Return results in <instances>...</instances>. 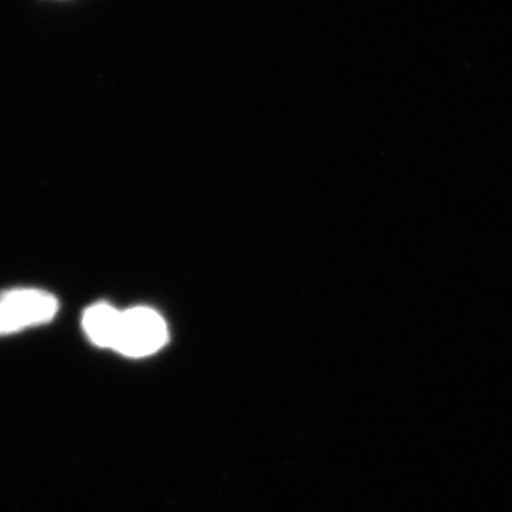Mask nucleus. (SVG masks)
Returning <instances> with one entry per match:
<instances>
[{"label": "nucleus", "mask_w": 512, "mask_h": 512, "mask_svg": "<svg viewBox=\"0 0 512 512\" xmlns=\"http://www.w3.org/2000/svg\"><path fill=\"white\" fill-rule=\"evenodd\" d=\"M121 315H123L121 310L105 302L88 307L82 320L83 330L88 340L98 347L115 350L118 335H120Z\"/></svg>", "instance_id": "obj_3"}, {"label": "nucleus", "mask_w": 512, "mask_h": 512, "mask_svg": "<svg viewBox=\"0 0 512 512\" xmlns=\"http://www.w3.org/2000/svg\"><path fill=\"white\" fill-rule=\"evenodd\" d=\"M57 312V299L45 290H7L0 295V337L49 324Z\"/></svg>", "instance_id": "obj_1"}, {"label": "nucleus", "mask_w": 512, "mask_h": 512, "mask_svg": "<svg viewBox=\"0 0 512 512\" xmlns=\"http://www.w3.org/2000/svg\"><path fill=\"white\" fill-rule=\"evenodd\" d=\"M168 325L156 310L133 307L121 315L120 335L115 350L131 358L148 357L165 347Z\"/></svg>", "instance_id": "obj_2"}]
</instances>
